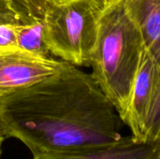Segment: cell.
I'll use <instances>...</instances> for the list:
<instances>
[{
	"mask_svg": "<svg viewBox=\"0 0 160 159\" xmlns=\"http://www.w3.org/2000/svg\"><path fill=\"white\" fill-rule=\"evenodd\" d=\"M124 125L92 74L66 61L53 75L0 97L5 140H19L33 157L118 142Z\"/></svg>",
	"mask_w": 160,
	"mask_h": 159,
	"instance_id": "1",
	"label": "cell"
},
{
	"mask_svg": "<svg viewBox=\"0 0 160 159\" xmlns=\"http://www.w3.org/2000/svg\"><path fill=\"white\" fill-rule=\"evenodd\" d=\"M145 44L123 2L103 10L92 76L125 120Z\"/></svg>",
	"mask_w": 160,
	"mask_h": 159,
	"instance_id": "2",
	"label": "cell"
},
{
	"mask_svg": "<svg viewBox=\"0 0 160 159\" xmlns=\"http://www.w3.org/2000/svg\"><path fill=\"white\" fill-rule=\"evenodd\" d=\"M102 14L99 0H46L43 40L50 53L91 67Z\"/></svg>",
	"mask_w": 160,
	"mask_h": 159,
	"instance_id": "3",
	"label": "cell"
},
{
	"mask_svg": "<svg viewBox=\"0 0 160 159\" xmlns=\"http://www.w3.org/2000/svg\"><path fill=\"white\" fill-rule=\"evenodd\" d=\"M65 61L20 49L0 51V97L31 86L56 73Z\"/></svg>",
	"mask_w": 160,
	"mask_h": 159,
	"instance_id": "4",
	"label": "cell"
},
{
	"mask_svg": "<svg viewBox=\"0 0 160 159\" xmlns=\"http://www.w3.org/2000/svg\"><path fill=\"white\" fill-rule=\"evenodd\" d=\"M159 80L160 67L145 50L132 88L128 113L124 120L125 126L128 127L131 131V136L138 141L143 142L145 121L156 96Z\"/></svg>",
	"mask_w": 160,
	"mask_h": 159,
	"instance_id": "5",
	"label": "cell"
},
{
	"mask_svg": "<svg viewBox=\"0 0 160 159\" xmlns=\"http://www.w3.org/2000/svg\"><path fill=\"white\" fill-rule=\"evenodd\" d=\"M17 47L39 57H52L43 40L46 0H10Z\"/></svg>",
	"mask_w": 160,
	"mask_h": 159,
	"instance_id": "6",
	"label": "cell"
},
{
	"mask_svg": "<svg viewBox=\"0 0 160 159\" xmlns=\"http://www.w3.org/2000/svg\"><path fill=\"white\" fill-rule=\"evenodd\" d=\"M32 159H160V145L138 141L130 135L105 145L75 152L33 157Z\"/></svg>",
	"mask_w": 160,
	"mask_h": 159,
	"instance_id": "7",
	"label": "cell"
},
{
	"mask_svg": "<svg viewBox=\"0 0 160 159\" xmlns=\"http://www.w3.org/2000/svg\"><path fill=\"white\" fill-rule=\"evenodd\" d=\"M123 5L141 32L146 52L160 67V0H123Z\"/></svg>",
	"mask_w": 160,
	"mask_h": 159,
	"instance_id": "8",
	"label": "cell"
},
{
	"mask_svg": "<svg viewBox=\"0 0 160 159\" xmlns=\"http://www.w3.org/2000/svg\"><path fill=\"white\" fill-rule=\"evenodd\" d=\"M19 49L15 33V16L10 0H0V51Z\"/></svg>",
	"mask_w": 160,
	"mask_h": 159,
	"instance_id": "9",
	"label": "cell"
},
{
	"mask_svg": "<svg viewBox=\"0 0 160 159\" xmlns=\"http://www.w3.org/2000/svg\"><path fill=\"white\" fill-rule=\"evenodd\" d=\"M142 140L143 142H151L160 145V80L145 121Z\"/></svg>",
	"mask_w": 160,
	"mask_h": 159,
	"instance_id": "10",
	"label": "cell"
},
{
	"mask_svg": "<svg viewBox=\"0 0 160 159\" xmlns=\"http://www.w3.org/2000/svg\"><path fill=\"white\" fill-rule=\"evenodd\" d=\"M103 10L105 9H109L118 4H120L121 2H123V0H99Z\"/></svg>",
	"mask_w": 160,
	"mask_h": 159,
	"instance_id": "11",
	"label": "cell"
},
{
	"mask_svg": "<svg viewBox=\"0 0 160 159\" xmlns=\"http://www.w3.org/2000/svg\"><path fill=\"white\" fill-rule=\"evenodd\" d=\"M5 138L2 134V131H1V128H0V156H1V153H2V144H3V142H4Z\"/></svg>",
	"mask_w": 160,
	"mask_h": 159,
	"instance_id": "12",
	"label": "cell"
}]
</instances>
